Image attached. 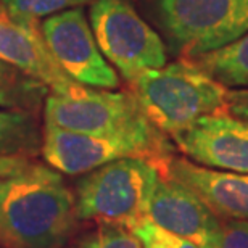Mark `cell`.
<instances>
[{
	"instance_id": "3",
	"label": "cell",
	"mask_w": 248,
	"mask_h": 248,
	"mask_svg": "<svg viewBox=\"0 0 248 248\" xmlns=\"http://www.w3.org/2000/svg\"><path fill=\"white\" fill-rule=\"evenodd\" d=\"M160 171L142 158H121L86 172L76 184L78 221H97L132 231L147 219Z\"/></svg>"
},
{
	"instance_id": "8",
	"label": "cell",
	"mask_w": 248,
	"mask_h": 248,
	"mask_svg": "<svg viewBox=\"0 0 248 248\" xmlns=\"http://www.w3.org/2000/svg\"><path fill=\"white\" fill-rule=\"evenodd\" d=\"M39 31L58 66L76 82L95 89L120 86V78L102 55L82 7L50 15Z\"/></svg>"
},
{
	"instance_id": "20",
	"label": "cell",
	"mask_w": 248,
	"mask_h": 248,
	"mask_svg": "<svg viewBox=\"0 0 248 248\" xmlns=\"http://www.w3.org/2000/svg\"><path fill=\"white\" fill-rule=\"evenodd\" d=\"M224 110L248 123V87L227 91Z\"/></svg>"
},
{
	"instance_id": "11",
	"label": "cell",
	"mask_w": 248,
	"mask_h": 248,
	"mask_svg": "<svg viewBox=\"0 0 248 248\" xmlns=\"http://www.w3.org/2000/svg\"><path fill=\"white\" fill-rule=\"evenodd\" d=\"M147 217L200 248L213 239L222 222L187 187L163 174L153 188Z\"/></svg>"
},
{
	"instance_id": "9",
	"label": "cell",
	"mask_w": 248,
	"mask_h": 248,
	"mask_svg": "<svg viewBox=\"0 0 248 248\" xmlns=\"http://www.w3.org/2000/svg\"><path fill=\"white\" fill-rule=\"evenodd\" d=\"M171 139L193 163L248 174V123L226 110L202 116Z\"/></svg>"
},
{
	"instance_id": "2",
	"label": "cell",
	"mask_w": 248,
	"mask_h": 248,
	"mask_svg": "<svg viewBox=\"0 0 248 248\" xmlns=\"http://www.w3.org/2000/svg\"><path fill=\"white\" fill-rule=\"evenodd\" d=\"M227 91L190 58L148 69L131 81V93L147 120L171 137L202 116L224 110Z\"/></svg>"
},
{
	"instance_id": "13",
	"label": "cell",
	"mask_w": 248,
	"mask_h": 248,
	"mask_svg": "<svg viewBox=\"0 0 248 248\" xmlns=\"http://www.w3.org/2000/svg\"><path fill=\"white\" fill-rule=\"evenodd\" d=\"M190 60L227 89L248 87V31L237 41Z\"/></svg>"
},
{
	"instance_id": "17",
	"label": "cell",
	"mask_w": 248,
	"mask_h": 248,
	"mask_svg": "<svg viewBox=\"0 0 248 248\" xmlns=\"http://www.w3.org/2000/svg\"><path fill=\"white\" fill-rule=\"evenodd\" d=\"M73 248H142V245L129 229L102 224L95 232L84 237Z\"/></svg>"
},
{
	"instance_id": "12",
	"label": "cell",
	"mask_w": 248,
	"mask_h": 248,
	"mask_svg": "<svg viewBox=\"0 0 248 248\" xmlns=\"http://www.w3.org/2000/svg\"><path fill=\"white\" fill-rule=\"evenodd\" d=\"M0 58L44 82L53 93H68L81 86L58 66L37 24L21 23L0 12Z\"/></svg>"
},
{
	"instance_id": "4",
	"label": "cell",
	"mask_w": 248,
	"mask_h": 248,
	"mask_svg": "<svg viewBox=\"0 0 248 248\" xmlns=\"http://www.w3.org/2000/svg\"><path fill=\"white\" fill-rule=\"evenodd\" d=\"M41 152L53 170L76 176L121 158H142L156 168L172 156L166 136L150 124L142 129L91 136L46 124Z\"/></svg>"
},
{
	"instance_id": "15",
	"label": "cell",
	"mask_w": 248,
	"mask_h": 248,
	"mask_svg": "<svg viewBox=\"0 0 248 248\" xmlns=\"http://www.w3.org/2000/svg\"><path fill=\"white\" fill-rule=\"evenodd\" d=\"M48 92L44 82L0 58V108L32 113L46 102Z\"/></svg>"
},
{
	"instance_id": "5",
	"label": "cell",
	"mask_w": 248,
	"mask_h": 248,
	"mask_svg": "<svg viewBox=\"0 0 248 248\" xmlns=\"http://www.w3.org/2000/svg\"><path fill=\"white\" fill-rule=\"evenodd\" d=\"M91 28L102 55L129 82L166 64V47L127 0H93Z\"/></svg>"
},
{
	"instance_id": "19",
	"label": "cell",
	"mask_w": 248,
	"mask_h": 248,
	"mask_svg": "<svg viewBox=\"0 0 248 248\" xmlns=\"http://www.w3.org/2000/svg\"><path fill=\"white\" fill-rule=\"evenodd\" d=\"M203 248H248V221H222Z\"/></svg>"
},
{
	"instance_id": "14",
	"label": "cell",
	"mask_w": 248,
	"mask_h": 248,
	"mask_svg": "<svg viewBox=\"0 0 248 248\" xmlns=\"http://www.w3.org/2000/svg\"><path fill=\"white\" fill-rule=\"evenodd\" d=\"M41 145L42 137L32 113L0 108V156H32Z\"/></svg>"
},
{
	"instance_id": "21",
	"label": "cell",
	"mask_w": 248,
	"mask_h": 248,
	"mask_svg": "<svg viewBox=\"0 0 248 248\" xmlns=\"http://www.w3.org/2000/svg\"><path fill=\"white\" fill-rule=\"evenodd\" d=\"M26 158H13V156H0V176L10 174L18 170H21L28 165Z\"/></svg>"
},
{
	"instance_id": "1",
	"label": "cell",
	"mask_w": 248,
	"mask_h": 248,
	"mask_svg": "<svg viewBox=\"0 0 248 248\" xmlns=\"http://www.w3.org/2000/svg\"><path fill=\"white\" fill-rule=\"evenodd\" d=\"M76 221L74 193L58 171L28 163L0 176L2 248H58Z\"/></svg>"
},
{
	"instance_id": "10",
	"label": "cell",
	"mask_w": 248,
	"mask_h": 248,
	"mask_svg": "<svg viewBox=\"0 0 248 248\" xmlns=\"http://www.w3.org/2000/svg\"><path fill=\"white\" fill-rule=\"evenodd\" d=\"M156 170L187 187L219 221H248V174L202 166L174 155Z\"/></svg>"
},
{
	"instance_id": "18",
	"label": "cell",
	"mask_w": 248,
	"mask_h": 248,
	"mask_svg": "<svg viewBox=\"0 0 248 248\" xmlns=\"http://www.w3.org/2000/svg\"><path fill=\"white\" fill-rule=\"evenodd\" d=\"M131 232L139 239L142 248H200L184 237L163 229L148 217L137 224Z\"/></svg>"
},
{
	"instance_id": "16",
	"label": "cell",
	"mask_w": 248,
	"mask_h": 248,
	"mask_svg": "<svg viewBox=\"0 0 248 248\" xmlns=\"http://www.w3.org/2000/svg\"><path fill=\"white\" fill-rule=\"evenodd\" d=\"M92 2L93 0H0V5L10 18L36 24L39 18L50 16L63 10L84 7Z\"/></svg>"
},
{
	"instance_id": "6",
	"label": "cell",
	"mask_w": 248,
	"mask_h": 248,
	"mask_svg": "<svg viewBox=\"0 0 248 248\" xmlns=\"http://www.w3.org/2000/svg\"><path fill=\"white\" fill-rule=\"evenodd\" d=\"M158 13L184 58L221 48L248 31V0H158Z\"/></svg>"
},
{
	"instance_id": "22",
	"label": "cell",
	"mask_w": 248,
	"mask_h": 248,
	"mask_svg": "<svg viewBox=\"0 0 248 248\" xmlns=\"http://www.w3.org/2000/svg\"><path fill=\"white\" fill-rule=\"evenodd\" d=\"M0 12H3V8H2V5H0Z\"/></svg>"
},
{
	"instance_id": "7",
	"label": "cell",
	"mask_w": 248,
	"mask_h": 248,
	"mask_svg": "<svg viewBox=\"0 0 248 248\" xmlns=\"http://www.w3.org/2000/svg\"><path fill=\"white\" fill-rule=\"evenodd\" d=\"M44 120L50 126L91 136H110L152 124L131 92L98 91L82 84L68 93L48 92Z\"/></svg>"
}]
</instances>
